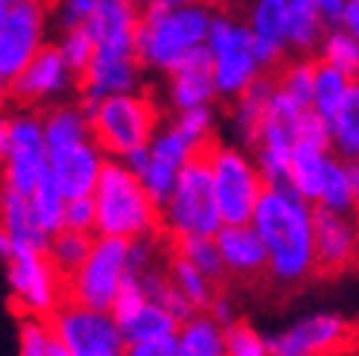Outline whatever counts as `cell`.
<instances>
[{
	"label": "cell",
	"instance_id": "3957f363",
	"mask_svg": "<svg viewBox=\"0 0 359 356\" xmlns=\"http://www.w3.org/2000/svg\"><path fill=\"white\" fill-rule=\"evenodd\" d=\"M91 196L97 207L94 234L135 240L161 231L158 205L140 187L137 175L126 170L120 158H105Z\"/></svg>",
	"mask_w": 359,
	"mask_h": 356
},
{
	"label": "cell",
	"instance_id": "d6986e66",
	"mask_svg": "<svg viewBox=\"0 0 359 356\" xmlns=\"http://www.w3.org/2000/svg\"><path fill=\"white\" fill-rule=\"evenodd\" d=\"M213 242L219 248V257L225 266V275H234L243 280L263 278L269 269L266 260V245L257 237L251 222H234V225H219L213 234Z\"/></svg>",
	"mask_w": 359,
	"mask_h": 356
},
{
	"label": "cell",
	"instance_id": "44dd1931",
	"mask_svg": "<svg viewBox=\"0 0 359 356\" xmlns=\"http://www.w3.org/2000/svg\"><path fill=\"white\" fill-rule=\"evenodd\" d=\"M167 76H170V102L175 111L196 109V105H210L217 100V88H213V74H210V56H208L205 44L187 53Z\"/></svg>",
	"mask_w": 359,
	"mask_h": 356
},
{
	"label": "cell",
	"instance_id": "ac0fdd59",
	"mask_svg": "<svg viewBox=\"0 0 359 356\" xmlns=\"http://www.w3.org/2000/svg\"><path fill=\"white\" fill-rule=\"evenodd\" d=\"M137 0H97V9L85 21L94 50L100 53H135Z\"/></svg>",
	"mask_w": 359,
	"mask_h": 356
},
{
	"label": "cell",
	"instance_id": "7a4b0ae2",
	"mask_svg": "<svg viewBox=\"0 0 359 356\" xmlns=\"http://www.w3.org/2000/svg\"><path fill=\"white\" fill-rule=\"evenodd\" d=\"M210 18L213 9L205 0L178 9H167L161 4H152V0L143 4L135 27V56L140 67L170 74L187 53L205 44Z\"/></svg>",
	"mask_w": 359,
	"mask_h": 356
},
{
	"label": "cell",
	"instance_id": "e0dca14e",
	"mask_svg": "<svg viewBox=\"0 0 359 356\" xmlns=\"http://www.w3.org/2000/svg\"><path fill=\"white\" fill-rule=\"evenodd\" d=\"M140 62L135 53H100L94 50L91 62L76 76L82 100H102L123 91H137L140 85Z\"/></svg>",
	"mask_w": 359,
	"mask_h": 356
},
{
	"label": "cell",
	"instance_id": "52a82bcc",
	"mask_svg": "<svg viewBox=\"0 0 359 356\" xmlns=\"http://www.w3.org/2000/svg\"><path fill=\"white\" fill-rule=\"evenodd\" d=\"M205 50L210 56V74L217 97L234 100L263 70L251 50V32L245 24L228 15H213L205 35Z\"/></svg>",
	"mask_w": 359,
	"mask_h": 356
},
{
	"label": "cell",
	"instance_id": "f35d334b",
	"mask_svg": "<svg viewBox=\"0 0 359 356\" xmlns=\"http://www.w3.org/2000/svg\"><path fill=\"white\" fill-rule=\"evenodd\" d=\"M56 50H59V56L65 59V64L74 70V74L79 76L85 64L91 62L94 56V39H91V32L82 27H70V29H62V39L56 41Z\"/></svg>",
	"mask_w": 359,
	"mask_h": 356
},
{
	"label": "cell",
	"instance_id": "7c38bea8",
	"mask_svg": "<svg viewBox=\"0 0 359 356\" xmlns=\"http://www.w3.org/2000/svg\"><path fill=\"white\" fill-rule=\"evenodd\" d=\"M4 175L12 190L29 196L39 178L47 172V144L41 132V114L35 111H18L9 114V152L0 161Z\"/></svg>",
	"mask_w": 359,
	"mask_h": 356
},
{
	"label": "cell",
	"instance_id": "6da1fadb",
	"mask_svg": "<svg viewBox=\"0 0 359 356\" xmlns=\"http://www.w3.org/2000/svg\"><path fill=\"white\" fill-rule=\"evenodd\" d=\"M251 228L266 245V275L280 287H295L316 275L313 202L290 184H266L251 210Z\"/></svg>",
	"mask_w": 359,
	"mask_h": 356
},
{
	"label": "cell",
	"instance_id": "4dcf8cb0",
	"mask_svg": "<svg viewBox=\"0 0 359 356\" xmlns=\"http://www.w3.org/2000/svg\"><path fill=\"white\" fill-rule=\"evenodd\" d=\"M91 242H94V234H85V231H74V228H59L56 234H50L44 254L53 263V269L62 278H67L82 266V260L91 252Z\"/></svg>",
	"mask_w": 359,
	"mask_h": 356
},
{
	"label": "cell",
	"instance_id": "b9f144b4",
	"mask_svg": "<svg viewBox=\"0 0 359 356\" xmlns=\"http://www.w3.org/2000/svg\"><path fill=\"white\" fill-rule=\"evenodd\" d=\"M50 339H53V330L47 324V318L24 315L21 327H18V356H44Z\"/></svg>",
	"mask_w": 359,
	"mask_h": 356
},
{
	"label": "cell",
	"instance_id": "ba28073f",
	"mask_svg": "<svg viewBox=\"0 0 359 356\" xmlns=\"http://www.w3.org/2000/svg\"><path fill=\"white\" fill-rule=\"evenodd\" d=\"M126 252H129V240L94 234L91 252L82 260V266L65 278V301L109 313L123 278L129 275L126 272Z\"/></svg>",
	"mask_w": 359,
	"mask_h": 356
},
{
	"label": "cell",
	"instance_id": "9f6ffc18",
	"mask_svg": "<svg viewBox=\"0 0 359 356\" xmlns=\"http://www.w3.org/2000/svg\"><path fill=\"white\" fill-rule=\"evenodd\" d=\"M94 356H126V353H123V348H120V350H105V353H94Z\"/></svg>",
	"mask_w": 359,
	"mask_h": 356
},
{
	"label": "cell",
	"instance_id": "9a60e30c",
	"mask_svg": "<svg viewBox=\"0 0 359 356\" xmlns=\"http://www.w3.org/2000/svg\"><path fill=\"white\" fill-rule=\"evenodd\" d=\"M356 222L345 213H333L313 205V252L316 275L336 278L356 263Z\"/></svg>",
	"mask_w": 359,
	"mask_h": 356
},
{
	"label": "cell",
	"instance_id": "680465c9",
	"mask_svg": "<svg viewBox=\"0 0 359 356\" xmlns=\"http://www.w3.org/2000/svg\"><path fill=\"white\" fill-rule=\"evenodd\" d=\"M4 15H6V6H0V24H4Z\"/></svg>",
	"mask_w": 359,
	"mask_h": 356
},
{
	"label": "cell",
	"instance_id": "4316f807",
	"mask_svg": "<svg viewBox=\"0 0 359 356\" xmlns=\"http://www.w3.org/2000/svg\"><path fill=\"white\" fill-rule=\"evenodd\" d=\"M327 24L313 0H286V50L310 56L318 50Z\"/></svg>",
	"mask_w": 359,
	"mask_h": 356
},
{
	"label": "cell",
	"instance_id": "d4e9b609",
	"mask_svg": "<svg viewBox=\"0 0 359 356\" xmlns=\"http://www.w3.org/2000/svg\"><path fill=\"white\" fill-rule=\"evenodd\" d=\"M178 356H225V327L205 310L175 327Z\"/></svg>",
	"mask_w": 359,
	"mask_h": 356
},
{
	"label": "cell",
	"instance_id": "c3c4849f",
	"mask_svg": "<svg viewBox=\"0 0 359 356\" xmlns=\"http://www.w3.org/2000/svg\"><path fill=\"white\" fill-rule=\"evenodd\" d=\"M313 4H316V9L321 12V18H325V24H327V27H336V24H339V15H342V9H345L348 0H313Z\"/></svg>",
	"mask_w": 359,
	"mask_h": 356
},
{
	"label": "cell",
	"instance_id": "5bb4252c",
	"mask_svg": "<svg viewBox=\"0 0 359 356\" xmlns=\"http://www.w3.org/2000/svg\"><path fill=\"white\" fill-rule=\"evenodd\" d=\"M76 88V74L65 64L56 44H44L9 82V100L24 109L65 100Z\"/></svg>",
	"mask_w": 359,
	"mask_h": 356
},
{
	"label": "cell",
	"instance_id": "4fadbf2b",
	"mask_svg": "<svg viewBox=\"0 0 359 356\" xmlns=\"http://www.w3.org/2000/svg\"><path fill=\"white\" fill-rule=\"evenodd\" d=\"M47 0H21L6 9L0 24V74L9 82L47 44Z\"/></svg>",
	"mask_w": 359,
	"mask_h": 356
},
{
	"label": "cell",
	"instance_id": "5b68a950",
	"mask_svg": "<svg viewBox=\"0 0 359 356\" xmlns=\"http://www.w3.org/2000/svg\"><path fill=\"white\" fill-rule=\"evenodd\" d=\"M158 222H161V231L170 237H184V234L213 237L219 231L222 219H219L217 202H213L208 146L202 152H196L178 170V178L167 196V202L158 207Z\"/></svg>",
	"mask_w": 359,
	"mask_h": 356
},
{
	"label": "cell",
	"instance_id": "ab89813d",
	"mask_svg": "<svg viewBox=\"0 0 359 356\" xmlns=\"http://www.w3.org/2000/svg\"><path fill=\"white\" fill-rule=\"evenodd\" d=\"M172 126L182 132L196 149H205L213 144V109L210 105H196V109H184L178 111Z\"/></svg>",
	"mask_w": 359,
	"mask_h": 356
},
{
	"label": "cell",
	"instance_id": "2e32d148",
	"mask_svg": "<svg viewBox=\"0 0 359 356\" xmlns=\"http://www.w3.org/2000/svg\"><path fill=\"white\" fill-rule=\"evenodd\" d=\"M105 155L91 137L70 144L62 149L47 152V170L53 175V182L62 190L65 199H76V196H91L97 187V178L102 172Z\"/></svg>",
	"mask_w": 359,
	"mask_h": 356
},
{
	"label": "cell",
	"instance_id": "f907efd6",
	"mask_svg": "<svg viewBox=\"0 0 359 356\" xmlns=\"http://www.w3.org/2000/svg\"><path fill=\"white\" fill-rule=\"evenodd\" d=\"M9 152V114H0V161Z\"/></svg>",
	"mask_w": 359,
	"mask_h": 356
},
{
	"label": "cell",
	"instance_id": "8d00e7d4",
	"mask_svg": "<svg viewBox=\"0 0 359 356\" xmlns=\"http://www.w3.org/2000/svg\"><path fill=\"white\" fill-rule=\"evenodd\" d=\"M313 70H316V62L310 56H301L295 62L286 64L278 79H275V88L290 97L295 105H301V109H310V100H313Z\"/></svg>",
	"mask_w": 359,
	"mask_h": 356
},
{
	"label": "cell",
	"instance_id": "484cf974",
	"mask_svg": "<svg viewBox=\"0 0 359 356\" xmlns=\"http://www.w3.org/2000/svg\"><path fill=\"white\" fill-rule=\"evenodd\" d=\"M41 132H44L47 152L91 137L88 114H85V109L79 102H53L50 109L41 114Z\"/></svg>",
	"mask_w": 359,
	"mask_h": 356
},
{
	"label": "cell",
	"instance_id": "d590c367",
	"mask_svg": "<svg viewBox=\"0 0 359 356\" xmlns=\"http://www.w3.org/2000/svg\"><path fill=\"white\" fill-rule=\"evenodd\" d=\"M167 275L172 280V287L193 304V310H208L213 292H217V283H213L210 278H205L196 266H190L184 257H178V254L170 257Z\"/></svg>",
	"mask_w": 359,
	"mask_h": 356
},
{
	"label": "cell",
	"instance_id": "836d02e7",
	"mask_svg": "<svg viewBox=\"0 0 359 356\" xmlns=\"http://www.w3.org/2000/svg\"><path fill=\"white\" fill-rule=\"evenodd\" d=\"M316 53H318V62L333 64L348 76H356V70H359V35H353L342 27H327Z\"/></svg>",
	"mask_w": 359,
	"mask_h": 356
},
{
	"label": "cell",
	"instance_id": "f6af8a7d",
	"mask_svg": "<svg viewBox=\"0 0 359 356\" xmlns=\"http://www.w3.org/2000/svg\"><path fill=\"white\" fill-rule=\"evenodd\" d=\"M97 9V0H59L56 4V21L62 29H70V27H82L91 12Z\"/></svg>",
	"mask_w": 359,
	"mask_h": 356
},
{
	"label": "cell",
	"instance_id": "e575fe53",
	"mask_svg": "<svg viewBox=\"0 0 359 356\" xmlns=\"http://www.w3.org/2000/svg\"><path fill=\"white\" fill-rule=\"evenodd\" d=\"M65 202L67 199L62 196V190L56 187V182H53V175L47 170L29 193V207L47 234H56L59 228H65Z\"/></svg>",
	"mask_w": 359,
	"mask_h": 356
},
{
	"label": "cell",
	"instance_id": "30bf717a",
	"mask_svg": "<svg viewBox=\"0 0 359 356\" xmlns=\"http://www.w3.org/2000/svg\"><path fill=\"white\" fill-rule=\"evenodd\" d=\"M47 324L59 342L74 356H94L105 350H120L123 336L120 327L105 310H91L74 304V301H62V304L47 315Z\"/></svg>",
	"mask_w": 359,
	"mask_h": 356
},
{
	"label": "cell",
	"instance_id": "8992f818",
	"mask_svg": "<svg viewBox=\"0 0 359 356\" xmlns=\"http://www.w3.org/2000/svg\"><path fill=\"white\" fill-rule=\"evenodd\" d=\"M208 170H210V187L213 202H217L222 225L248 222L251 210H255L263 178L251 161V155L237 146H208Z\"/></svg>",
	"mask_w": 359,
	"mask_h": 356
},
{
	"label": "cell",
	"instance_id": "ee69618b",
	"mask_svg": "<svg viewBox=\"0 0 359 356\" xmlns=\"http://www.w3.org/2000/svg\"><path fill=\"white\" fill-rule=\"evenodd\" d=\"M123 353L126 356H178L175 333H161V336H149V339L126 342Z\"/></svg>",
	"mask_w": 359,
	"mask_h": 356
},
{
	"label": "cell",
	"instance_id": "f1b7e54d",
	"mask_svg": "<svg viewBox=\"0 0 359 356\" xmlns=\"http://www.w3.org/2000/svg\"><path fill=\"white\" fill-rule=\"evenodd\" d=\"M356 85V76L342 74L339 67L325 64V62H316L313 70V100H310V109L330 123V117L339 111V105L345 102V97L351 94V88Z\"/></svg>",
	"mask_w": 359,
	"mask_h": 356
},
{
	"label": "cell",
	"instance_id": "8fae6325",
	"mask_svg": "<svg viewBox=\"0 0 359 356\" xmlns=\"http://www.w3.org/2000/svg\"><path fill=\"white\" fill-rule=\"evenodd\" d=\"M266 342L269 356H348L353 324L339 313H316Z\"/></svg>",
	"mask_w": 359,
	"mask_h": 356
},
{
	"label": "cell",
	"instance_id": "7bdbcfd3",
	"mask_svg": "<svg viewBox=\"0 0 359 356\" xmlns=\"http://www.w3.org/2000/svg\"><path fill=\"white\" fill-rule=\"evenodd\" d=\"M94 225H97L94 196H76V199H67L65 202V228L94 234Z\"/></svg>",
	"mask_w": 359,
	"mask_h": 356
},
{
	"label": "cell",
	"instance_id": "60d3db41",
	"mask_svg": "<svg viewBox=\"0 0 359 356\" xmlns=\"http://www.w3.org/2000/svg\"><path fill=\"white\" fill-rule=\"evenodd\" d=\"M225 356H269V342L248 322L225 324Z\"/></svg>",
	"mask_w": 359,
	"mask_h": 356
},
{
	"label": "cell",
	"instance_id": "74e56055",
	"mask_svg": "<svg viewBox=\"0 0 359 356\" xmlns=\"http://www.w3.org/2000/svg\"><path fill=\"white\" fill-rule=\"evenodd\" d=\"M178 170H182L178 164L167 161V158H158L147 149V164H143V170L137 172V182L158 207L167 202V196H170L175 178H178Z\"/></svg>",
	"mask_w": 359,
	"mask_h": 356
},
{
	"label": "cell",
	"instance_id": "603a6c76",
	"mask_svg": "<svg viewBox=\"0 0 359 356\" xmlns=\"http://www.w3.org/2000/svg\"><path fill=\"white\" fill-rule=\"evenodd\" d=\"M356 202H359V164H356V158L353 161H345V158L330 155L316 207L351 217V213H356Z\"/></svg>",
	"mask_w": 359,
	"mask_h": 356
},
{
	"label": "cell",
	"instance_id": "db71d44e",
	"mask_svg": "<svg viewBox=\"0 0 359 356\" xmlns=\"http://www.w3.org/2000/svg\"><path fill=\"white\" fill-rule=\"evenodd\" d=\"M149 4V0H147ZM152 4H161L167 9H178V6H190V4H202V0H152Z\"/></svg>",
	"mask_w": 359,
	"mask_h": 356
},
{
	"label": "cell",
	"instance_id": "bcb514c9",
	"mask_svg": "<svg viewBox=\"0 0 359 356\" xmlns=\"http://www.w3.org/2000/svg\"><path fill=\"white\" fill-rule=\"evenodd\" d=\"M155 304H161V307H164V310H167V313L175 318L178 324H182V322H187V318H190L193 313H199V310H193V304H190V301H187L182 292H178V289L172 287V280H170L167 287H164V292L158 295V301H155Z\"/></svg>",
	"mask_w": 359,
	"mask_h": 356
},
{
	"label": "cell",
	"instance_id": "9c48e42d",
	"mask_svg": "<svg viewBox=\"0 0 359 356\" xmlns=\"http://www.w3.org/2000/svg\"><path fill=\"white\" fill-rule=\"evenodd\" d=\"M6 266L12 301L21 315L47 318L65 301V278L53 269L44 252H12Z\"/></svg>",
	"mask_w": 359,
	"mask_h": 356
},
{
	"label": "cell",
	"instance_id": "f5cc1de1",
	"mask_svg": "<svg viewBox=\"0 0 359 356\" xmlns=\"http://www.w3.org/2000/svg\"><path fill=\"white\" fill-rule=\"evenodd\" d=\"M12 257V240H9V234H6V231L4 228H0V260H9Z\"/></svg>",
	"mask_w": 359,
	"mask_h": 356
},
{
	"label": "cell",
	"instance_id": "681fc988",
	"mask_svg": "<svg viewBox=\"0 0 359 356\" xmlns=\"http://www.w3.org/2000/svg\"><path fill=\"white\" fill-rule=\"evenodd\" d=\"M336 27H342V29L359 35V0H348L342 15H339V24Z\"/></svg>",
	"mask_w": 359,
	"mask_h": 356
},
{
	"label": "cell",
	"instance_id": "11a10c76",
	"mask_svg": "<svg viewBox=\"0 0 359 356\" xmlns=\"http://www.w3.org/2000/svg\"><path fill=\"white\" fill-rule=\"evenodd\" d=\"M6 102H9V79L0 74V109H4Z\"/></svg>",
	"mask_w": 359,
	"mask_h": 356
},
{
	"label": "cell",
	"instance_id": "ffe728a7",
	"mask_svg": "<svg viewBox=\"0 0 359 356\" xmlns=\"http://www.w3.org/2000/svg\"><path fill=\"white\" fill-rule=\"evenodd\" d=\"M245 27L260 70L278 67L286 56V0H255Z\"/></svg>",
	"mask_w": 359,
	"mask_h": 356
},
{
	"label": "cell",
	"instance_id": "816d5d0a",
	"mask_svg": "<svg viewBox=\"0 0 359 356\" xmlns=\"http://www.w3.org/2000/svg\"><path fill=\"white\" fill-rule=\"evenodd\" d=\"M44 356H74V353H70V350L65 348V342H59L56 336H53L50 345H47V353H44Z\"/></svg>",
	"mask_w": 359,
	"mask_h": 356
},
{
	"label": "cell",
	"instance_id": "7402d4cb",
	"mask_svg": "<svg viewBox=\"0 0 359 356\" xmlns=\"http://www.w3.org/2000/svg\"><path fill=\"white\" fill-rule=\"evenodd\" d=\"M0 228L12 240V252H44L50 234L39 225L29 207V196L0 182Z\"/></svg>",
	"mask_w": 359,
	"mask_h": 356
},
{
	"label": "cell",
	"instance_id": "d6a6232c",
	"mask_svg": "<svg viewBox=\"0 0 359 356\" xmlns=\"http://www.w3.org/2000/svg\"><path fill=\"white\" fill-rule=\"evenodd\" d=\"M123 345L126 342H137V339H149V336H161V333H175L178 322L155 301H143V304L117 324Z\"/></svg>",
	"mask_w": 359,
	"mask_h": 356
},
{
	"label": "cell",
	"instance_id": "83f0119b",
	"mask_svg": "<svg viewBox=\"0 0 359 356\" xmlns=\"http://www.w3.org/2000/svg\"><path fill=\"white\" fill-rule=\"evenodd\" d=\"M272 91H275V79L260 74L255 82H251L248 88H243V91L234 97L237 100V105H234V129H237L245 149L251 146V140H255V135H257V126H260V120L266 114V105H269Z\"/></svg>",
	"mask_w": 359,
	"mask_h": 356
},
{
	"label": "cell",
	"instance_id": "6f0895ef",
	"mask_svg": "<svg viewBox=\"0 0 359 356\" xmlns=\"http://www.w3.org/2000/svg\"><path fill=\"white\" fill-rule=\"evenodd\" d=\"M15 4H21V0H0V6H6V9L15 6Z\"/></svg>",
	"mask_w": 359,
	"mask_h": 356
},
{
	"label": "cell",
	"instance_id": "277c9868",
	"mask_svg": "<svg viewBox=\"0 0 359 356\" xmlns=\"http://www.w3.org/2000/svg\"><path fill=\"white\" fill-rule=\"evenodd\" d=\"M91 126V140L109 155L123 158L129 149L147 146L161 126V109L149 94L123 91L102 100H79Z\"/></svg>",
	"mask_w": 359,
	"mask_h": 356
},
{
	"label": "cell",
	"instance_id": "91938a15",
	"mask_svg": "<svg viewBox=\"0 0 359 356\" xmlns=\"http://www.w3.org/2000/svg\"><path fill=\"white\" fill-rule=\"evenodd\" d=\"M137 4H147V0H137Z\"/></svg>",
	"mask_w": 359,
	"mask_h": 356
},
{
	"label": "cell",
	"instance_id": "1f68e13d",
	"mask_svg": "<svg viewBox=\"0 0 359 356\" xmlns=\"http://www.w3.org/2000/svg\"><path fill=\"white\" fill-rule=\"evenodd\" d=\"M172 254L184 257L205 278H210L213 283H217V287L228 278L225 275V266H222V257H219V248H217V242H213V237H205V234L172 237Z\"/></svg>",
	"mask_w": 359,
	"mask_h": 356
},
{
	"label": "cell",
	"instance_id": "7dc6e473",
	"mask_svg": "<svg viewBox=\"0 0 359 356\" xmlns=\"http://www.w3.org/2000/svg\"><path fill=\"white\" fill-rule=\"evenodd\" d=\"M210 318H217V322L225 327V324H231V322H237V313H234V304H231V298L225 295V292H213V298H210V304H208V310H205Z\"/></svg>",
	"mask_w": 359,
	"mask_h": 356
},
{
	"label": "cell",
	"instance_id": "cb8c5ba5",
	"mask_svg": "<svg viewBox=\"0 0 359 356\" xmlns=\"http://www.w3.org/2000/svg\"><path fill=\"white\" fill-rule=\"evenodd\" d=\"M330 146L325 144H313V140H295L292 144V155H290V182L304 199L313 202L318 199V190H321V182H325V170H327V161H330Z\"/></svg>",
	"mask_w": 359,
	"mask_h": 356
},
{
	"label": "cell",
	"instance_id": "f546056e",
	"mask_svg": "<svg viewBox=\"0 0 359 356\" xmlns=\"http://www.w3.org/2000/svg\"><path fill=\"white\" fill-rule=\"evenodd\" d=\"M327 135H330V152L336 158L353 161L359 155V85L351 88L345 102L339 105V111L330 117Z\"/></svg>",
	"mask_w": 359,
	"mask_h": 356
}]
</instances>
